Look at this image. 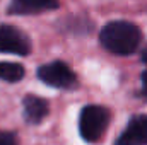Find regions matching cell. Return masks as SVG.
I'll return each instance as SVG.
<instances>
[{
    "label": "cell",
    "instance_id": "9",
    "mask_svg": "<svg viewBox=\"0 0 147 145\" xmlns=\"http://www.w3.org/2000/svg\"><path fill=\"white\" fill-rule=\"evenodd\" d=\"M0 145H17V138L10 132H0Z\"/></svg>",
    "mask_w": 147,
    "mask_h": 145
},
{
    "label": "cell",
    "instance_id": "11",
    "mask_svg": "<svg viewBox=\"0 0 147 145\" xmlns=\"http://www.w3.org/2000/svg\"><path fill=\"white\" fill-rule=\"evenodd\" d=\"M142 62H144V63H147V50L144 51V55H142Z\"/></svg>",
    "mask_w": 147,
    "mask_h": 145
},
{
    "label": "cell",
    "instance_id": "4",
    "mask_svg": "<svg viewBox=\"0 0 147 145\" xmlns=\"http://www.w3.org/2000/svg\"><path fill=\"white\" fill-rule=\"evenodd\" d=\"M31 41L21 29L14 26L2 24L0 26V53H12V55H29Z\"/></svg>",
    "mask_w": 147,
    "mask_h": 145
},
{
    "label": "cell",
    "instance_id": "1",
    "mask_svg": "<svg viewBox=\"0 0 147 145\" xmlns=\"http://www.w3.org/2000/svg\"><path fill=\"white\" fill-rule=\"evenodd\" d=\"M101 44L115 55H130L134 53L140 41V29L128 21H111L99 33Z\"/></svg>",
    "mask_w": 147,
    "mask_h": 145
},
{
    "label": "cell",
    "instance_id": "10",
    "mask_svg": "<svg viewBox=\"0 0 147 145\" xmlns=\"http://www.w3.org/2000/svg\"><path fill=\"white\" fill-rule=\"evenodd\" d=\"M142 89H144V92L147 94V70L142 73Z\"/></svg>",
    "mask_w": 147,
    "mask_h": 145
},
{
    "label": "cell",
    "instance_id": "5",
    "mask_svg": "<svg viewBox=\"0 0 147 145\" xmlns=\"http://www.w3.org/2000/svg\"><path fill=\"white\" fill-rule=\"evenodd\" d=\"M115 145H147V114L134 116Z\"/></svg>",
    "mask_w": 147,
    "mask_h": 145
},
{
    "label": "cell",
    "instance_id": "2",
    "mask_svg": "<svg viewBox=\"0 0 147 145\" xmlns=\"http://www.w3.org/2000/svg\"><path fill=\"white\" fill-rule=\"evenodd\" d=\"M108 123H110V113L103 106L87 104L82 108L79 116V133L86 142L96 144L105 135Z\"/></svg>",
    "mask_w": 147,
    "mask_h": 145
},
{
    "label": "cell",
    "instance_id": "8",
    "mask_svg": "<svg viewBox=\"0 0 147 145\" xmlns=\"http://www.w3.org/2000/svg\"><path fill=\"white\" fill-rule=\"evenodd\" d=\"M24 77V67L14 62H0V80L19 82Z\"/></svg>",
    "mask_w": 147,
    "mask_h": 145
},
{
    "label": "cell",
    "instance_id": "3",
    "mask_svg": "<svg viewBox=\"0 0 147 145\" xmlns=\"http://www.w3.org/2000/svg\"><path fill=\"white\" fill-rule=\"evenodd\" d=\"M38 79L46 85L57 89H72L77 85V77L74 70L63 62H51L38 68Z\"/></svg>",
    "mask_w": 147,
    "mask_h": 145
},
{
    "label": "cell",
    "instance_id": "7",
    "mask_svg": "<svg viewBox=\"0 0 147 145\" xmlns=\"http://www.w3.org/2000/svg\"><path fill=\"white\" fill-rule=\"evenodd\" d=\"M22 108H24V119L31 125H38L41 123L48 111H50V106H48V101L43 99V97H38V96H26L24 101H22Z\"/></svg>",
    "mask_w": 147,
    "mask_h": 145
},
{
    "label": "cell",
    "instance_id": "6",
    "mask_svg": "<svg viewBox=\"0 0 147 145\" xmlns=\"http://www.w3.org/2000/svg\"><path fill=\"white\" fill-rule=\"evenodd\" d=\"M58 7V0H12L9 5V14L14 15H29L55 10Z\"/></svg>",
    "mask_w": 147,
    "mask_h": 145
}]
</instances>
